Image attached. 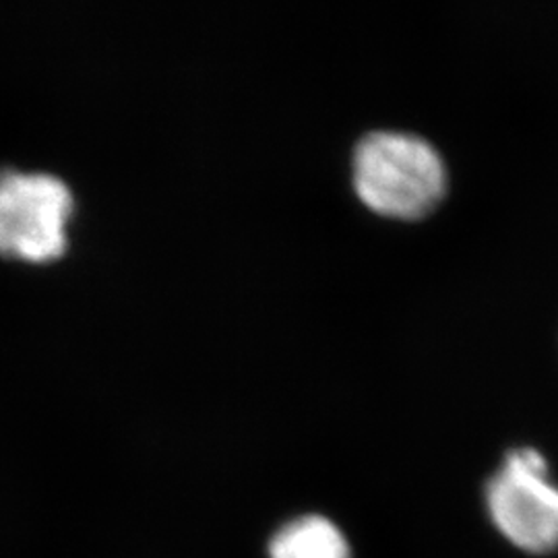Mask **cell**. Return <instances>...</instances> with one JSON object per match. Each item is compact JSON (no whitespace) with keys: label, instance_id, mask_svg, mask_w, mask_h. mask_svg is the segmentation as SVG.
Returning a JSON list of instances; mask_svg holds the SVG:
<instances>
[{"label":"cell","instance_id":"6da1fadb","mask_svg":"<svg viewBox=\"0 0 558 558\" xmlns=\"http://www.w3.org/2000/svg\"><path fill=\"white\" fill-rule=\"evenodd\" d=\"M354 186L380 216L414 220L442 199L447 168L437 147L418 135L377 131L354 151Z\"/></svg>","mask_w":558,"mask_h":558},{"label":"cell","instance_id":"3957f363","mask_svg":"<svg viewBox=\"0 0 558 558\" xmlns=\"http://www.w3.org/2000/svg\"><path fill=\"white\" fill-rule=\"evenodd\" d=\"M486 505L495 527L513 546L530 555L557 550L558 484L536 449H513L505 458L488 480Z\"/></svg>","mask_w":558,"mask_h":558},{"label":"cell","instance_id":"7a4b0ae2","mask_svg":"<svg viewBox=\"0 0 558 558\" xmlns=\"http://www.w3.org/2000/svg\"><path fill=\"white\" fill-rule=\"evenodd\" d=\"M75 197L64 180L44 172H0V257L52 263L69 248Z\"/></svg>","mask_w":558,"mask_h":558},{"label":"cell","instance_id":"277c9868","mask_svg":"<svg viewBox=\"0 0 558 558\" xmlns=\"http://www.w3.org/2000/svg\"><path fill=\"white\" fill-rule=\"evenodd\" d=\"M269 558H352L338 525L323 515H302L281 525L269 542Z\"/></svg>","mask_w":558,"mask_h":558}]
</instances>
